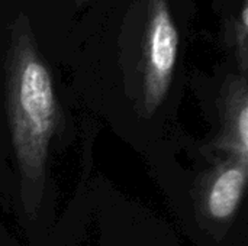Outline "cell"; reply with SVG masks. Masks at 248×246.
<instances>
[{
  "label": "cell",
  "mask_w": 248,
  "mask_h": 246,
  "mask_svg": "<svg viewBox=\"0 0 248 246\" xmlns=\"http://www.w3.org/2000/svg\"><path fill=\"white\" fill-rule=\"evenodd\" d=\"M232 43L235 46V55L241 68V75L247 74L248 68V4L243 0L238 16L232 25Z\"/></svg>",
  "instance_id": "5b68a950"
},
{
  "label": "cell",
  "mask_w": 248,
  "mask_h": 246,
  "mask_svg": "<svg viewBox=\"0 0 248 246\" xmlns=\"http://www.w3.org/2000/svg\"><path fill=\"white\" fill-rule=\"evenodd\" d=\"M7 113L20 174V196L26 215L41 206L46 159L57 122V99L51 74L26 28L12 36L7 67Z\"/></svg>",
  "instance_id": "6da1fadb"
},
{
  "label": "cell",
  "mask_w": 248,
  "mask_h": 246,
  "mask_svg": "<svg viewBox=\"0 0 248 246\" xmlns=\"http://www.w3.org/2000/svg\"><path fill=\"white\" fill-rule=\"evenodd\" d=\"M179 52V29L169 0H148L142 45L144 106L153 115L164 100Z\"/></svg>",
  "instance_id": "7a4b0ae2"
},
{
  "label": "cell",
  "mask_w": 248,
  "mask_h": 246,
  "mask_svg": "<svg viewBox=\"0 0 248 246\" xmlns=\"http://www.w3.org/2000/svg\"><path fill=\"white\" fill-rule=\"evenodd\" d=\"M222 126L214 146L248 164V88L247 77H231L224 87Z\"/></svg>",
  "instance_id": "277c9868"
},
{
  "label": "cell",
  "mask_w": 248,
  "mask_h": 246,
  "mask_svg": "<svg viewBox=\"0 0 248 246\" xmlns=\"http://www.w3.org/2000/svg\"><path fill=\"white\" fill-rule=\"evenodd\" d=\"M248 164L227 157L212 168L202 184L201 202L203 213L218 223L230 222L240 207L246 190Z\"/></svg>",
  "instance_id": "3957f363"
}]
</instances>
